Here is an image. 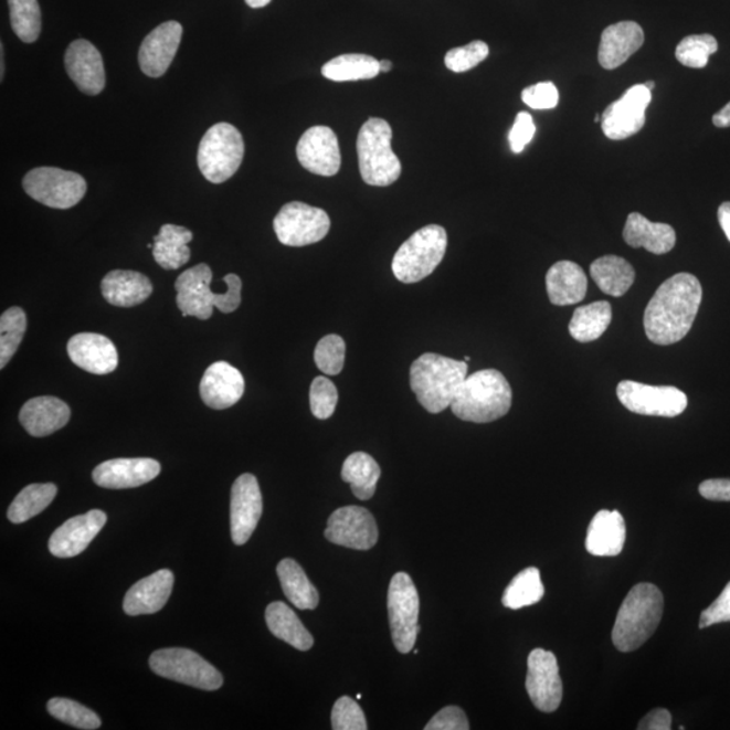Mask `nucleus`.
Instances as JSON below:
<instances>
[{"mask_svg": "<svg viewBox=\"0 0 730 730\" xmlns=\"http://www.w3.org/2000/svg\"><path fill=\"white\" fill-rule=\"evenodd\" d=\"M702 294L701 283L691 274H677L663 283L645 309L648 339L657 346L684 340L696 321Z\"/></svg>", "mask_w": 730, "mask_h": 730, "instance_id": "f257e3e1", "label": "nucleus"}, {"mask_svg": "<svg viewBox=\"0 0 730 730\" xmlns=\"http://www.w3.org/2000/svg\"><path fill=\"white\" fill-rule=\"evenodd\" d=\"M467 372V361L425 353L410 367V388L426 412L438 414L451 408Z\"/></svg>", "mask_w": 730, "mask_h": 730, "instance_id": "f03ea898", "label": "nucleus"}, {"mask_svg": "<svg viewBox=\"0 0 730 730\" xmlns=\"http://www.w3.org/2000/svg\"><path fill=\"white\" fill-rule=\"evenodd\" d=\"M665 611L662 591L653 583H638L621 605L612 639L620 653H633L654 635Z\"/></svg>", "mask_w": 730, "mask_h": 730, "instance_id": "7ed1b4c3", "label": "nucleus"}, {"mask_svg": "<svg viewBox=\"0 0 730 730\" xmlns=\"http://www.w3.org/2000/svg\"><path fill=\"white\" fill-rule=\"evenodd\" d=\"M512 392L508 380L497 370H482L464 380L451 404L457 419L488 424L509 413Z\"/></svg>", "mask_w": 730, "mask_h": 730, "instance_id": "20e7f679", "label": "nucleus"}, {"mask_svg": "<svg viewBox=\"0 0 730 730\" xmlns=\"http://www.w3.org/2000/svg\"><path fill=\"white\" fill-rule=\"evenodd\" d=\"M392 130L384 119L370 118L358 136L361 178L370 186L385 187L401 177L400 159L391 148Z\"/></svg>", "mask_w": 730, "mask_h": 730, "instance_id": "39448f33", "label": "nucleus"}, {"mask_svg": "<svg viewBox=\"0 0 730 730\" xmlns=\"http://www.w3.org/2000/svg\"><path fill=\"white\" fill-rule=\"evenodd\" d=\"M448 235L443 226L427 225L404 241L392 258V273L398 281L413 285L432 275L443 262Z\"/></svg>", "mask_w": 730, "mask_h": 730, "instance_id": "423d86ee", "label": "nucleus"}, {"mask_svg": "<svg viewBox=\"0 0 730 730\" xmlns=\"http://www.w3.org/2000/svg\"><path fill=\"white\" fill-rule=\"evenodd\" d=\"M245 145L237 128L220 123L207 131L198 149V167L209 182L220 184L239 171Z\"/></svg>", "mask_w": 730, "mask_h": 730, "instance_id": "0eeeda50", "label": "nucleus"}, {"mask_svg": "<svg viewBox=\"0 0 730 730\" xmlns=\"http://www.w3.org/2000/svg\"><path fill=\"white\" fill-rule=\"evenodd\" d=\"M149 666L159 677L179 681V684L195 687V689L214 691L221 689L223 685L219 669L191 649L156 650L150 656Z\"/></svg>", "mask_w": 730, "mask_h": 730, "instance_id": "6e6552de", "label": "nucleus"}, {"mask_svg": "<svg viewBox=\"0 0 730 730\" xmlns=\"http://www.w3.org/2000/svg\"><path fill=\"white\" fill-rule=\"evenodd\" d=\"M388 607L392 643L401 654H408L414 648L420 633V596L406 572L392 576Z\"/></svg>", "mask_w": 730, "mask_h": 730, "instance_id": "1a4fd4ad", "label": "nucleus"}, {"mask_svg": "<svg viewBox=\"0 0 730 730\" xmlns=\"http://www.w3.org/2000/svg\"><path fill=\"white\" fill-rule=\"evenodd\" d=\"M23 190L34 201L47 208L65 210L82 201L87 192V183L82 174L76 172L39 167L23 179Z\"/></svg>", "mask_w": 730, "mask_h": 730, "instance_id": "9d476101", "label": "nucleus"}, {"mask_svg": "<svg viewBox=\"0 0 730 730\" xmlns=\"http://www.w3.org/2000/svg\"><path fill=\"white\" fill-rule=\"evenodd\" d=\"M277 240L287 246H306L327 237L330 219L327 211L301 202L285 204L275 216Z\"/></svg>", "mask_w": 730, "mask_h": 730, "instance_id": "9b49d317", "label": "nucleus"}, {"mask_svg": "<svg viewBox=\"0 0 730 730\" xmlns=\"http://www.w3.org/2000/svg\"><path fill=\"white\" fill-rule=\"evenodd\" d=\"M621 403L632 413L674 419L685 412L687 396L673 385H648L624 380L617 388Z\"/></svg>", "mask_w": 730, "mask_h": 730, "instance_id": "f8f14e48", "label": "nucleus"}, {"mask_svg": "<svg viewBox=\"0 0 730 730\" xmlns=\"http://www.w3.org/2000/svg\"><path fill=\"white\" fill-rule=\"evenodd\" d=\"M650 89L637 84L627 89L623 98L613 102L602 114V131L611 140H626L642 130L647 120L645 112L653 99Z\"/></svg>", "mask_w": 730, "mask_h": 730, "instance_id": "ddd939ff", "label": "nucleus"}, {"mask_svg": "<svg viewBox=\"0 0 730 730\" xmlns=\"http://www.w3.org/2000/svg\"><path fill=\"white\" fill-rule=\"evenodd\" d=\"M525 686L537 709L544 713L557 711L563 699L557 656L546 649H533L528 657Z\"/></svg>", "mask_w": 730, "mask_h": 730, "instance_id": "4468645a", "label": "nucleus"}, {"mask_svg": "<svg viewBox=\"0 0 730 730\" xmlns=\"http://www.w3.org/2000/svg\"><path fill=\"white\" fill-rule=\"evenodd\" d=\"M325 537L336 546L368 551L379 539L375 518L360 506H346L329 517Z\"/></svg>", "mask_w": 730, "mask_h": 730, "instance_id": "2eb2a0df", "label": "nucleus"}, {"mask_svg": "<svg viewBox=\"0 0 730 730\" xmlns=\"http://www.w3.org/2000/svg\"><path fill=\"white\" fill-rule=\"evenodd\" d=\"M263 515V497L256 476L243 474L233 483L231 529L235 546L250 541Z\"/></svg>", "mask_w": 730, "mask_h": 730, "instance_id": "dca6fc26", "label": "nucleus"}, {"mask_svg": "<svg viewBox=\"0 0 730 730\" xmlns=\"http://www.w3.org/2000/svg\"><path fill=\"white\" fill-rule=\"evenodd\" d=\"M297 156L305 170L319 177H335L340 171L339 138L328 126H314L300 137Z\"/></svg>", "mask_w": 730, "mask_h": 730, "instance_id": "f3484780", "label": "nucleus"}, {"mask_svg": "<svg viewBox=\"0 0 730 730\" xmlns=\"http://www.w3.org/2000/svg\"><path fill=\"white\" fill-rule=\"evenodd\" d=\"M107 522L105 511L92 510L76 516L54 530L50 539V551L60 559L75 558L86 551Z\"/></svg>", "mask_w": 730, "mask_h": 730, "instance_id": "a211bd4d", "label": "nucleus"}, {"mask_svg": "<svg viewBox=\"0 0 730 730\" xmlns=\"http://www.w3.org/2000/svg\"><path fill=\"white\" fill-rule=\"evenodd\" d=\"M182 35V25L177 21H168L144 39L138 52V63L145 75L160 77L166 74L177 56Z\"/></svg>", "mask_w": 730, "mask_h": 730, "instance_id": "6ab92c4d", "label": "nucleus"}, {"mask_svg": "<svg viewBox=\"0 0 730 730\" xmlns=\"http://www.w3.org/2000/svg\"><path fill=\"white\" fill-rule=\"evenodd\" d=\"M160 470V463L154 458H113L94 469L93 479L99 487L123 490L147 485L159 476Z\"/></svg>", "mask_w": 730, "mask_h": 730, "instance_id": "aec40b11", "label": "nucleus"}, {"mask_svg": "<svg viewBox=\"0 0 730 730\" xmlns=\"http://www.w3.org/2000/svg\"><path fill=\"white\" fill-rule=\"evenodd\" d=\"M66 74L77 88L87 95H98L106 86L104 59L96 47L86 40L72 42L65 52Z\"/></svg>", "mask_w": 730, "mask_h": 730, "instance_id": "412c9836", "label": "nucleus"}, {"mask_svg": "<svg viewBox=\"0 0 730 730\" xmlns=\"http://www.w3.org/2000/svg\"><path fill=\"white\" fill-rule=\"evenodd\" d=\"M199 392L207 406L214 410H225L234 406L245 392V380L237 368L216 361L211 364L201 380Z\"/></svg>", "mask_w": 730, "mask_h": 730, "instance_id": "4be33fe9", "label": "nucleus"}, {"mask_svg": "<svg viewBox=\"0 0 730 730\" xmlns=\"http://www.w3.org/2000/svg\"><path fill=\"white\" fill-rule=\"evenodd\" d=\"M211 279L213 273L208 264H198L178 277L174 288L178 292L177 304L183 317H197L204 321L213 316L211 297L214 293L210 288Z\"/></svg>", "mask_w": 730, "mask_h": 730, "instance_id": "5701e85b", "label": "nucleus"}, {"mask_svg": "<svg viewBox=\"0 0 730 730\" xmlns=\"http://www.w3.org/2000/svg\"><path fill=\"white\" fill-rule=\"evenodd\" d=\"M70 359L94 375H107L117 370L118 352L110 339L96 334H78L68 342Z\"/></svg>", "mask_w": 730, "mask_h": 730, "instance_id": "b1692460", "label": "nucleus"}, {"mask_svg": "<svg viewBox=\"0 0 730 730\" xmlns=\"http://www.w3.org/2000/svg\"><path fill=\"white\" fill-rule=\"evenodd\" d=\"M174 578L170 570H160L133 584L124 600L128 615L155 614L166 606L172 594Z\"/></svg>", "mask_w": 730, "mask_h": 730, "instance_id": "393cba45", "label": "nucleus"}, {"mask_svg": "<svg viewBox=\"0 0 730 730\" xmlns=\"http://www.w3.org/2000/svg\"><path fill=\"white\" fill-rule=\"evenodd\" d=\"M644 40V30L638 23H614L603 30L599 51L600 64L609 71L618 68L643 46Z\"/></svg>", "mask_w": 730, "mask_h": 730, "instance_id": "a878e982", "label": "nucleus"}, {"mask_svg": "<svg viewBox=\"0 0 730 730\" xmlns=\"http://www.w3.org/2000/svg\"><path fill=\"white\" fill-rule=\"evenodd\" d=\"M71 419V409L64 401L54 396H38L23 404L20 421L33 437L50 436L63 430Z\"/></svg>", "mask_w": 730, "mask_h": 730, "instance_id": "bb28decb", "label": "nucleus"}, {"mask_svg": "<svg viewBox=\"0 0 730 730\" xmlns=\"http://www.w3.org/2000/svg\"><path fill=\"white\" fill-rule=\"evenodd\" d=\"M626 540L624 517L618 511L601 510L590 522L586 537L588 552L594 557H617Z\"/></svg>", "mask_w": 730, "mask_h": 730, "instance_id": "cd10ccee", "label": "nucleus"}, {"mask_svg": "<svg viewBox=\"0 0 730 730\" xmlns=\"http://www.w3.org/2000/svg\"><path fill=\"white\" fill-rule=\"evenodd\" d=\"M625 243L632 248H644L654 255H666L677 243V233L667 223H655L639 213L627 216L624 228Z\"/></svg>", "mask_w": 730, "mask_h": 730, "instance_id": "c85d7f7f", "label": "nucleus"}, {"mask_svg": "<svg viewBox=\"0 0 730 730\" xmlns=\"http://www.w3.org/2000/svg\"><path fill=\"white\" fill-rule=\"evenodd\" d=\"M546 282L548 297L553 305H575L586 297L588 277L576 263L563 261L553 264Z\"/></svg>", "mask_w": 730, "mask_h": 730, "instance_id": "c756f323", "label": "nucleus"}, {"mask_svg": "<svg viewBox=\"0 0 730 730\" xmlns=\"http://www.w3.org/2000/svg\"><path fill=\"white\" fill-rule=\"evenodd\" d=\"M152 292V283L136 271H112L102 281V295L108 304L117 307L140 305Z\"/></svg>", "mask_w": 730, "mask_h": 730, "instance_id": "7c9ffc66", "label": "nucleus"}, {"mask_svg": "<svg viewBox=\"0 0 730 730\" xmlns=\"http://www.w3.org/2000/svg\"><path fill=\"white\" fill-rule=\"evenodd\" d=\"M192 233L189 229L178 225H162L155 237L154 257L157 264L165 269H178L189 263L191 251L189 244Z\"/></svg>", "mask_w": 730, "mask_h": 730, "instance_id": "2f4dec72", "label": "nucleus"}, {"mask_svg": "<svg viewBox=\"0 0 730 730\" xmlns=\"http://www.w3.org/2000/svg\"><path fill=\"white\" fill-rule=\"evenodd\" d=\"M265 621L275 637L283 639L295 649L309 650L313 647L314 638L310 632L285 602L269 603L265 611Z\"/></svg>", "mask_w": 730, "mask_h": 730, "instance_id": "473e14b6", "label": "nucleus"}, {"mask_svg": "<svg viewBox=\"0 0 730 730\" xmlns=\"http://www.w3.org/2000/svg\"><path fill=\"white\" fill-rule=\"evenodd\" d=\"M590 274L601 292L615 298L623 297L636 279L632 264L623 257L613 255L596 258L591 264Z\"/></svg>", "mask_w": 730, "mask_h": 730, "instance_id": "72a5a7b5", "label": "nucleus"}, {"mask_svg": "<svg viewBox=\"0 0 730 730\" xmlns=\"http://www.w3.org/2000/svg\"><path fill=\"white\" fill-rule=\"evenodd\" d=\"M277 576L282 584L283 593L294 606L300 611H313L318 606L319 594L313 586L306 572L293 559H283L277 565Z\"/></svg>", "mask_w": 730, "mask_h": 730, "instance_id": "f704fd0d", "label": "nucleus"}, {"mask_svg": "<svg viewBox=\"0 0 730 730\" xmlns=\"http://www.w3.org/2000/svg\"><path fill=\"white\" fill-rule=\"evenodd\" d=\"M341 478L351 485L356 498L368 500L377 491L380 467L371 455L356 452L343 462Z\"/></svg>", "mask_w": 730, "mask_h": 730, "instance_id": "c9c22d12", "label": "nucleus"}, {"mask_svg": "<svg viewBox=\"0 0 730 730\" xmlns=\"http://www.w3.org/2000/svg\"><path fill=\"white\" fill-rule=\"evenodd\" d=\"M613 318L612 305L606 300L579 307L570 322V335L579 342L599 340Z\"/></svg>", "mask_w": 730, "mask_h": 730, "instance_id": "e433bc0d", "label": "nucleus"}, {"mask_svg": "<svg viewBox=\"0 0 730 730\" xmlns=\"http://www.w3.org/2000/svg\"><path fill=\"white\" fill-rule=\"evenodd\" d=\"M379 74V60L368 54H341L322 66V75L331 82L370 81Z\"/></svg>", "mask_w": 730, "mask_h": 730, "instance_id": "4c0bfd02", "label": "nucleus"}, {"mask_svg": "<svg viewBox=\"0 0 730 730\" xmlns=\"http://www.w3.org/2000/svg\"><path fill=\"white\" fill-rule=\"evenodd\" d=\"M57 496V487L53 483H35L18 494L10 505L8 517L13 523H23L39 516Z\"/></svg>", "mask_w": 730, "mask_h": 730, "instance_id": "58836bf2", "label": "nucleus"}, {"mask_svg": "<svg viewBox=\"0 0 730 730\" xmlns=\"http://www.w3.org/2000/svg\"><path fill=\"white\" fill-rule=\"evenodd\" d=\"M544 596V584L541 582L540 571L535 567L523 570L517 574L506 588L502 603L505 607L518 611V609L536 605Z\"/></svg>", "mask_w": 730, "mask_h": 730, "instance_id": "ea45409f", "label": "nucleus"}, {"mask_svg": "<svg viewBox=\"0 0 730 730\" xmlns=\"http://www.w3.org/2000/svg\"><path fill=\"white\" fill-rule=\"evenodd\" d=\"M27 314L21 307H11L0 317V368L10 363L27 334Z\"/></svg>", "mask_w": 730, "mask_h": 730, "instance_id": "a19ab883", "label": "nucleus"}, {"mask_svg": "<svg viewBox=\"0 0 730 730\" xmlns=\"http://www.w3.org/2000/svg\"><path fill=\"white\" fill-rule=\"evenodd\" d=\"M10 22L17 38L27 44L38 41L41 33V10L38 0H9Z\"/></svg>", "mask_w": 730, "mask_h": 730, "instance_id": "79ce46f5", "label": "nucleus"}, {"mask_svg": "<svg viewBox=\"0 0 730 730\" xmlns=\"http://www.w3.org/2000/svg\"><path fill=\"white\" fill-rule=\"evenodd\" d=\"M47 711L56 720L77 729L95 730L102 726L100 718L93 710L68 698H53L46 705Z\"/></svg>", "mask_w": 730, "mask_h": 730, "instance_id": "37998d69", "label": "nucleus"}, {"mask_svg": "<svg viewBox=\"0 0 730 730\" xmlns=\"http://www.w3.org/2000/svg\"><path fill=\"white\" fill-rule=\"evenodd\" d=\"M718 51V42L710 34L689 35L679 42L675 56L681 65L701 70L709 63V57Z\"/></svg>", "mask_w": 730, "mask_h": 730, "instance_id": "c03bdc74", "label": "nucleus"}, {"mask_svg": "<svg viewBox=\"0 0 730 730\" xmlns=\"http://www.w3.org/2000/svg\"><path fill=\"white\" fill-rule=\"evenodd\" d=\"M314 361L325 375H339L346 361V341L337 335L325 336L317 343Z\"/></svg>", "mask_w": 730, "mask_h": 730, "instance_id": "a18cd8bd", "label": "nucleus"}, {"mask_svg": "<svg viewBox=\"0 0 730 730\" xmlns=\"http://www.w3.org/2000/svg\"><path fill=\"white\" fill-rule=\"evenodd\" d=\"M339 402V392L331 380L318 377L313 380L310 388V409L314 417L328 420L335 414Z\"/></svg>", "mask_w": 730, "mask_h": 730, "instance_id": "49530a36", "label": "nucleus"}, {"mask_svg": "<svg viewBox=\"0 0 730 730\" xmlns=\"http://www.w3.org/2000/svg\"><path fill=\"white\" fill-rule=\"evenodd\" d=\"M490 53L488 45L483 41H474L462 47H455L445 54V65L452 72L462 74L479 65Z\"/></svg>", "mask_w": 730, "mask_h": 730, "instance_id": "de8ad7c7", "label": "nucleus"}, {"mask_svg": "<svg viewBox=\"0 0 730 730\" xmlns=\"http://www.w3.org/2000/svg\"><path fill=\"white\" fill-rule=\"evenodd\" d=\"M331 728L335 730H367L364 711L349 697H341L331 710Z\"/></svg>", "mask_w": 730, "mask_h": 730, "instance_id": "09e8293b", "label": "nucleus"}, {"mask_svg": "<svg viewBox=\"0 0 730 730\" xmlns=\"http://www.w3.org/2000/svg\"><path fill=\"white\" fill-rule=\"evenodd\" d=\"M522 100L533 110H549L558 106L559 92L552 82L537 83L523 89Z\"/></svg>", "mask_w": 730, "mask_h": 730, "instance_id": "8fccbe9b", "label": "nucleus"}, {"mask_svg": "<svg viewBox=\"0 0 730 730\" xmlns=\"http://www.w3.org/2000/svg\"><path fill=\"white\" fill-rule=\"evenodd\" d=\"M536 125L529 113L521 112L509 131V144L512 152L521 154L527 145L533 140Z\"/></svg>", "mask_w": 730, "mask_h": 730, "instance_id": "3c124183", "label": "nucleus"}, {"mask_svg": "<svg viewBox=\"0 0 730 730\" xmlns=\"http://www.w3.org/2000/svg\"><path fill=\"white\" fill-rule=\"evenodd\" d=\"M466 713L457 706H448L432 718L425 730H468Z\"/></svg>", "mask_w": 730, "mask_h": 730, "instance_id": "603ef678", "label": "nucleus"}, {"mask_svg": "<svg viewBox=\"0 0 730 730\" xmlns=\"http://www.w3.org/2000/svg\"><path fill=\"white\" fill-rule=\"evenodd\" d=\"M225 283L228 286L226 293H214L213 297H211V304H213V306L220 311L229 314L239 309L243 283H241L240 277L234 274L226 275Z\"/></svg>", "mask_w": 730, "mask_h": 730, "instance_id": "864d4df0", "label": "nucleus"}, {"mask_svg": "<svg viewBox=\"0 0 730 730\" xmlns=\"http://www.w3.org/2000/svg\"><path fill=\"white\" fill-rule=\"evenodd\" d=\"M730 623V582L718 599L701 614L699 627Z\"/></svg>", "mask_w": 730, "mask_h": 730, "instance_id": "5fc2aeb1", "label": "nucleus"}, {"mask_svg": "<svg viewBox=\"0 0 730 730\" xmlns=\"http://www.w3.org/2000/svg\"><path fill=\"white\" fill-rule=\"evenodd\" d=\"M699 494L715 502H730V479H709L699 485Z\"/></svg>", "mask_w": 730, "mask_h": 730, "instance_id": "6e6d98bb", "label": "nucleus"}, {"mask_svg": "<svg viewBox=\"0 0 730 730\" xmlns=\"http://www.w3.org/2000/svg\"><path fill=\"white\" fill-rule=\"evenodd\" d=\"M671 713L666 709L649 711L638 723L639 730H669L671 729Z\"/></svg>", "mask_w": 730, "mask_h": 730, "instance_id": "4d7b16f0", "label": "nucleus"}, {"mask_svg": "<svg viewBox=\"0 0 730 730\" xmlns=\"http://www.w3.org/2000/svg\"><path fill=\"white\" fill-rule=\"evenodd\" d=\"M718 222L730 243V202L722 203L718 209Z\"/></svg>", "mask_w": 730, "mask_h": 730, "instance_id": "13d9d810", "label": "nucleus"}, {"mask_svg": "<svg viewBox=\"0 0 730 730\" xmlns=\"http://www.w3.org/2000/svg\"><path fill=\"white\" fill-rule=\"evenodd\" d=\"M713 124L717 128H729L730 126V102L713 116Z\"/></svg>", "mask_w": 730, "mask_h": 730, "instance_id": "bf43d9fd", "label": "nucleus"}, {"mask_svg": "<svg viewBox=\"0 0 730 730\" xmlns=\"http://www.w3.org/2000/svg\"><path fill=\"white\" fill-rule=\"evenodd\" d=\"M246 4L252 9H262L268 6L273 0H245Z\"/></svg>", "mask_w": 730, "mask_h": 730, "instance_id": "052dcab7", "label": "nucleus"}, {"mask_svg": "<svg viewBox=\"0 0 730 730\" xmlns=\"http://www.w3.org/2000/svg\"><path fill=\"white\" fill-rule=\"evenodd\" d=\"M379 65L380 72H390L392 68V63L390 60H380Z\"/></svg>", "mask_w": 730, "mask_h": 730, "instance_id": "680f3d73", "label": "nucleus"}, {"mask_svg": "<svg viewBox=\"0 0 730 730\" xmlns=\"http://www.w3.org/2000/svg\"><path fill=\"white\" fill-rule=\"evenodd\" d=\"M644 86L650 89V92H653V89L655 88V82L644 83Z\"/></svg>", "mask_w": 730, "mask_h": 730, "instance_id": "e2e57ef3", "label": "nucleus"}, {"mask_svg": "<svg viewBox=\"0 0 730 730\" xmlns=\"http://www.w3.org/2000/svg\"><path fill=\"white\" fill-rule=\"evenodd\" d=\"M469 360H470L469 356H466V359H464V361H467V363H468Z\"/></svg>", "mask_w": 730, "mask_h": 730, "instance_id": "0e129e2a", "label": "nucleus"}]
</instances>
